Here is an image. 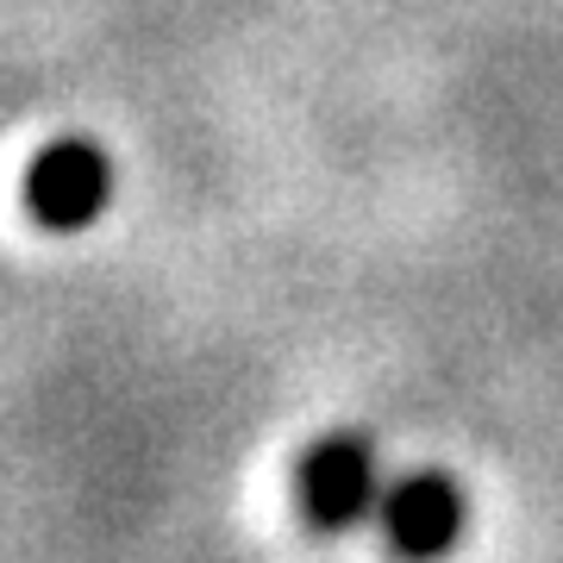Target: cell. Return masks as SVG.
I'll return each mask as SVG.
<instances>
[{
  "mask_svg": "<svg viewBox=\"0 0 563 563\" xmlns=\"http://www.w3.org/2000/svg\"><path fill=\"white\" fill-rule=\"evenodd\" d=\"M113 157H107L95 139H57L44 144L32 169H25V207H32V220L51 225V232H81V225H95L113 207Z\"/></svg>",
  "mask_w": 563,
  "mask_h": 563,
  "instance_id": "1",
  "label": "cell"
},
{
  "mask_svg": "<svg viewBox=\"0 0 563 563\" xmlns=\"http://www.w3.org/2000/svg\"><path fill=\"white\" fill-rule=\"evenodd\" d=\"M295 488H301V514L313 526H325V532H344V526L383 514V495H388L376 444L363 432H325L301 457Z\"/></svg>",
  "mask_w": 563,
  "mask_h": 563,
  "instance_id": "2",
  "label": "cell"
},
{
  "mask_svg": "<svg viewBox=\"0 0 563 563\" xmlns=\"http://www.w3.org/2000/svg\"><path fill=\"white\" fill-rule=\"evenodd\" d=\"M463 514H470V507H463L457 476H444V470H413V476H395V483H388L376 520H383L388 544H395L401 558L432 563L463 539Z\"/></svg>",
  "mask_w": 563,
  "mask_h": 563,
  "instance_id": "3",
  "label": "cell"
}]
</instances>
